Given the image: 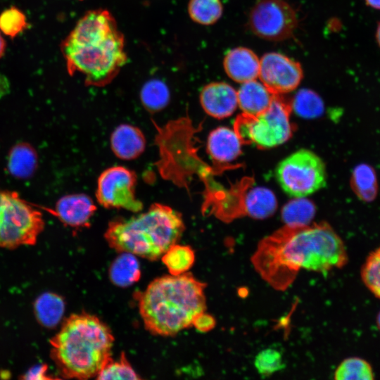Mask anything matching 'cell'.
<instances>
[{"label":"cell","instance_id":"37","mask_svg":"<svg viewBox=\"0 0 380 380\" xmlns=\"http://www.w3.org/2000/svg\"><path fill=\"white\" fill-rule=\"evenodd\" d=\"M375 37H376V42L380 48V21L377 24Z\"/></svg>","mask_w":380,"mask_h":380},{"label":"cell","instance_id":"35","mask_svg":"<svg viewBox=\"0 0 380 380\" xmlns=\"http://www.w3.org/2000/svg\"><path fill=\"white\" fill-rule=\"evenodd\" d=\"M365 2L369 7L380 10V0H365Z\"/></svg>","mask_w":380,"mask_h":380},{"label":"cell","instance_id":"27","mask_svg":"<svg viewBox=\"0 0 380 380\" xmlns=\"http://www.w3.org/2000/svg\"><path fill=\"white\" fill-rule=\"evenodd\" d=\"M187 9L190 18L202 25H213L223 12L220 0H189Z\"/></svg>","mask_w":380,"mask_h":380},{"label":"cell","instance_id":"2","mask_svg":"<svg viewBox=\"0 0 380 380\" xmlns=\"http://www.w3.org/2000/svg\"><path fill=\"white\" fill-rule=\"evenodd\" d=\"M68 72L84 77L86 85L104 87L127 63L125 37L106 9L87 11L61 46Z\"/></svg>","mask_w":380,"mask_h":380},{"label":"cell","instance_id":"15","mask_svg":"<svg viewBox=\"0 0 380 380\" xmlns=\"http://www.w3.org/2000/svg\"><path fill=\"white\" fill-rule=\"evenodd\" d=\"M260 62V58L251 49L236 47L226 53L223 66L229 78L241 84L258 77Z\"/></svg>","mask_w":380,"mask_h":380},{"label":"cell","instance_id":"3","mask_svg":"<svg viewBox=\"0 0 380 380\" xmlns=\"http://www.w3.org/2000/svg\"><path fill=\"white\" fill-rule=\"evenodd\" d=\"M205 287L206 284L188 272L153 280L137 296L146 330L168 336L192 326L195 317L205 311Z\"/></svg>","mask_w":380,"mask_h":380},{"label":"cell","instance_id":"12","mask_svg":"<svg viewBox=\"0 0 380 380\" xmlns=\"http://www.w3.org/2000/svg\"><path fill=\"white\" fill-rule=\"evenodd\" d=\"M199 100L203 110L217 119L230 116L238 106L237 91L223 82L205 85L200 92Z\"/></svg>","mask_w":380,"mask_h":380},{"label":"cell","instance_id":"23","mask_svg":"<svg viewBox=\"0 0 380 380\" xmlns=\"http://www.w3.org/2000/svg\"><path fill=\"white\" fill-rule=\"evenodd\" d=\"M170 99V93L167 84L160 80L147 81L140 91V100L144 108L151 113L165 109Z\"/></svg>","mask_w":380,"mask_h":380},{"label":"cell","instance_id":"32","mask_svg":"<svg viewBox=\"0 0 380 380\" xmlns=\"http://www.w3.org/2000/svg\"><path fill=\"white\" fill-rule=\"evenodd\" d=\"M254 365L258 372L266 377L282 369L285 365L281 353L272 348H265L255 356Z\"/></svg>","mask_w":380,"mask_h":380},{"label":"cell","instance_id":"16","mask_svg":"<svg viewBox=\"0 0 380 380\" xmlns=\"http://www.w3.org/2000/svg\"><path fill=\"white\" fill-rule=\"evenodd\" d=\"M242 141L234 129L219 127L208 137L206 150L215 163H227L236 159L241 153Z\"/></svg>","mask_w":380,"mask_h":380},{"label":"cell","instance_id":"17","mask_svg":"<svg viewBox=\"0 0 380 380\" xmlns=\"http://www.w3.org/2000/svg\"><path fill=\"white\" fill-rule=\"evenodd\" d=\"M274 95L262 82L250 80L237 90L238 106L243 114L255 116L267 109Z\"/></svg>","mask_w":380,"mask_h":380},{"label":"cell","instance_id":"21","mask_svg":"<svg viewBox=\"0 0 380 380\" xmlns=\"http://www.w3.org/2000/svg\"><path fill=\"white\" fill-rule=\"evenodd\" d=\"M34 310L37 319L42 326L53 328L61 322L63 316L65 303L59 295L46 292L35 300Z\"/></svg>","mask_w":380,"mask_h":380},{"label":"cell","instance_id":"34","mask_svg":"<svg viewBox=\"0 0 380 380\" xmlns=\"http://www.w3.org/2000/svg\"><path fill=\"white\" fill-rule=\"evenodd\" d=\"M47 367L45 365H39L33 367L27 371L23 376L26 379H46L49 377L46 376Z\"/></svg>","mask_w":380,"mask_h":380},{"label":"cell","instance_id":"36","mask_svg":"<svg viewBox=\"0 0 380 380\" xmlns=\"http://www.w3.org/2000/svg\"><path fill=\"white\" fill-rule=\"evenodd\" d=\"M6 48L5 39L3 37L2 33L0 31V58L4 56Z\"/></svg>","mask_w":380,"mask_h":380},{"label":"cell","instance_id":"13","mask_svg":"<svg viewBox=\"0 0 380 380\" xmlns=\"http://www.w3.org/2000/svg\"><path fill=\"white\" fill-rule=\"evenodd\" d=\"M97 208L85 194L62 196L56 202L53 214L65 224L75 228L89 227L90 220Z\"/></svg>","mask_w":380,"mask_h":380},{"label":"cell","instance_id":"6","mask_svg":"<svg viewBox=\"0 0 380 380\" xmlns=\"http://www.w3.org/2000/svg\"><path fill=\"white\" fill-rule=\"evenodd\" d=\"M291 102L274 94L271 104L262 113L251 116L242 113L234 122V130L242 143L270 148L287 141L294 127L290 120Z\"/></svg>","mask_w":380,"mask_h":380},{"label":"cell","instance_id":"9","mask_svg":"<svg viewBox=\"0 0 380 380\" xmlns=\"http://www.w3.org/2000/svg\"><path fill=\"white\" fill-rule=\"evenodd\" d=\"M248 24L258 37L279 42L293 35L298 18L295 10L284 0H259L249 13Z\"/></svg>","mask_w":380,"mask_h":380},{"label":"cell","instance_id":"11","mask_svg":"<svg viewBox=\"0 0 380 380\" xmlns=\"http://www.w3.org/2000/svg\"><path fill=\"white\" fill-rule=\"evenodd\" d=\"M260 61L258 77L274 94L295 90L303 77L300 64L283 53H267Z\"/></svg>","mask_w":380,"mask_h":380},{"label":"cell","instance_id":"31","mask_svg":"<svg viewBox=\"0 0 380 380\" xmlns=\"http://www.w3.org/2000/svg\"><path fill=\"white\" fill-rule=\"evenodd\" d=\"M361 277L370 291L380 298V247L367 257L361 270Z\"/></svg>","mask_w":380,"mask_h":380},{"label":"cell","instance_id":"28","mask_svg":"<svg viewBox=\"0 0 380 380\" xmlns=\"http://www.w3.org/2000/svg\"><path fill=\"white\" fill-rule=\"evenodd\" d=\"M336 380H372L374 373L369 364L359 357L345 359L334 372Z\"/></svg>","mask_w":380,"mask_h":380},{"label":"cell","instance_id":"26","mask_svg":"<svg viewBox=\"0 0 380 380\" xmlns=\"http://www.w3.org/2000/svg\"><path fill=\"white\" fill-rule=\"evenodd\" d=\"M291 110L299 117L314 119L321 116L324 111L322 98L314 91L308 89H300L293 96Z\"/></svg>","mask_w":380,"mask_h":380},{"label":"cell","instance_id":"10","mask_svg":"<svg viewBox=\"0 0 380 380\" xmlns=\"http://www.w3.org/2000/svg\"><path fill=\"white\" fill-rule=\"evenodd\" d=\"M137 177L134 171L121 165L103 170L97 180L96 198L106 208L139 213L144 204L136 196Z\"/></svg>","mask_w":380,"mask_h":380},{"label":"cell","instance_id":"19","mask_svg":"<svg viewBox=\"0 0 380 380\" xmlns=\"http://www.w3.org/2000/svg\"><path fill=\"white\" fill-rule=\"evenodd\" d=\"M350 186L360 201L365 203L372 202L376 199L379 191L376 170L367 163L358 164L351 173Z\"/></svg>","mask_w":380,"mask_h":380},{"label":"cell","instance_id":"25","mask_svg":"<svg viewBox=\"0 0 380 380\" xmlns=\"http://www.w3.org/2000/svg\"><path fill=\"white\" fill-rule=\"evenodd\" d=\"M161 259L170 274L179 275L187 272L193 266L195 253L190 246L177 243L163 253Z\"/></svg>","mask_w":380,"mask_h":380},{"label":"cell","instance_id":"1","mask_svg":"<svg viewBox=\"0 0 380 380\" xmlns=\"http://www.w3.org/2000/svg\"><path fill=\"white\" fill-rule=\"evenodd\" d=\"M255 271L277 291L286 290L301 270L327 273L348 261L344 243L327 222L288 226L262 239L251 257Z\"/></svg>","mask_w":380,"mask_h":380},{"label":"cell","instance_id":"38","mask_svg":"<svg viewBox=\"0 0 380 380\" xmlns=\"http://www.w3.org/2000/svg\"><path fill=\"white\" fill-rule=\"evenodd\" d=\"M377 323H378V326L380 329V313L378 315V317H377Z\"/></svg>","mask_w":380,"mask_h":380},{"label":"cell","instance_id":"7","mask_svg":"<svg viewBox=\"0 0 380 380\" xmlns=\"http://www.w3.org/2000/svg\"><path fill=\"white\" fill-rule=\"evenodd\" d=\"M44 227L41 212L16 192L0 191V246L34 245Z\"/></svg>","mask_w":380,"mask_h":380},{"label":"cell","instance_id":"18","mask_svg":"<svg viewBox=\"0 0 380 380\" xmlns=\"http://www.w3.org/2000/svg\"><path fill=\"white\" fill-rule=\"evenodd\" d=\"M243 213L255 219H265L277 210V201L269 189L255 187L248 191L243 200Z\"/></svg>","mask_w":380,"mask_h":380},{"label":"cell","instance_id":"14","mask_svg":"<svg viewBox=\"0 0 380 380\" xmlns=\"http://www.w3.org/2000/svg\"><path fill=\"white\" fill-rule=\"evenodd\" d=\"M110 144L117 158L123 160H132L144 153L146 140L138 127L125 123L119 125L112 132Z\"/></svg>","mask_w":380,"mask_h":380},{"label":"cell","instance_id":"33","mask_svg":"<svg viewBox=\"0 0 380 380\" xmlns=\"http://www.w3.org/2000/svg\"><path fill=\"white\" fill-rule=\"evenodd\" d=\"M215 324V319L211 315L203 312L195 317L192 326L201 332H207L212 330Z\"/></svg>","mask_w":380,"mask_h":380},{"label":"cell","instance_id":"24","mask_svg":"<svg viewBox=\"0 0 380 380\" xmlns=\"http://www.w3.org/2000/svg\"><path fill=\"white\" fill-rule=\"evenodd\" d=\"M315 204L305 197L295 198L286 203L281 209V216L285 225L305 226L310 224L315 217Z\"/></svg>","mask_w":380,"mask_h":380},{"label":"cell","instance_id":"22","mask_svg":"<svg viewBox=\"0 0 380 380\" xmlns=\"http://www.w3.org/2000/svg\"><path fill=\"white\" fill-rule=\"evenodd\" d=\"M109 268V277L113 284L120 287H127L136 283L141 277V269L136 255L120 253Z\"/></svg>","mask_w":380,"mask_h":380},{"label":"cell","instance_id":"8","mask_svg":"<svg viewBox=\"0 0 380 380\" xmlns=\"http://www.w3.org/2000/svg\"><path fill=\"white\" fill-rule=\"evenodd\" d=\"M275 176L283 191L293 198L306 197L327 184L324 163L316 153L305 148L280 161Z\"/></svg>","mask_w":380,"mask_h":380},{"label":"cell","instance_id":"5","mask_svg":"<svg viewBox=\"0 0 380 380\" xmlns=\"http://www.w3.org/2000/svg\"><path fill=\"white\" fill-rule=\"evenodd\" d=\"M184 229L181 213L168 205L155 203L146 212L129 219L113 220L104 236L109 246L119 253L155 260L179 241Z\"/></svg>","mask_w":380,"mask_h":380},{"label":"cell","instance_id":"20","mask_svg":"<svg viewBox=\"0 0 380 380\" xmlns=\"http://www.w3.org/2000/svg\"><path fill=\"white\" fill-rule=\"evenodd\" d=\"M10 174L19 179L32 177L37 167V154L27 143H18L11 149L8 158Z\"/></svg>","mask_w":380,"mask_h":380},{"label":"cell","instance_id":"4","mask_svg":"<svg viewBox=\"0 0 380 380\" xmlns=\"http://www.w3.org/2000/svg\"><path fill=\"white\" fill-rule=\"evenodd\" d=\"M113 342L110 329L96 316L72 314L50 340L51 357L63 378L96 377L112 359Z\"/></svg>","mask_w":380,"mask_h":380},{"label":"cell","instance_id":"30","mask_svg":"<svg viewBox=\"0 0 380 380\" xmlns=\"http://www.w3.org/2000/svg\"><path fill=\"white\" fill-rule=\"evenodd\" d=\"M97 379H140L131 366L125 354L122 353L118 360L110 359L96 376Z\"/></svg>","mask_w":380,"mask_h":380},{"label":"cell","instance_id":"29","mask_svg":"<svg viewBox=\"0 0 380 380\" xmlns=\"http://www.w3.org/2000/svg\"><path fill=\"white\" fill-rule=\"evenodd\" d=\"M27 27L26 15L15 6L7 8L0 13V31L10 38L17 37Z\"/></svg>","mask_w":380,"mask_h":380}]
</instances>
